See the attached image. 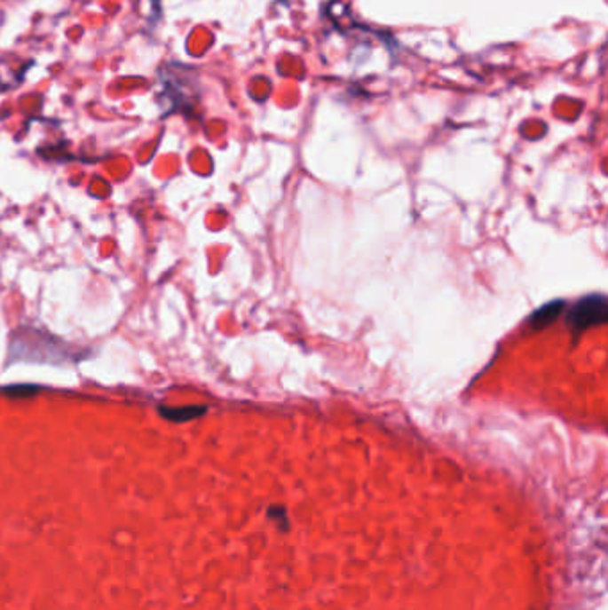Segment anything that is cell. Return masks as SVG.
Segmentation results:
<instances>
[{
  "instance_id": "3",
  "label": "cell",
  "mask_w": 608,
  "mask_h": 610,
  "mask_svg": "<svg viewBox=\"0 0 608 610\" xmlns=\"http://www.w3.org/2000/svg\"><path fill=\"white\" fill-rule=\"evenodd\" d=\"M161 416L170 420V422H175V424H184V422H191V420H196L198 416L201 415H206L208 409L206 407H201V405H189V407H161L159 409Z\"/></svg>"
},
{
  "instance_id": "2",
  "label": "cell",
  "mask_w": 608,
  "mask_h": 610,
  "mask_svg": "<svg viewBox=\"0 0 608 610\" xmlns=\"http://www.w3.org/2000/svg\"><path fill=\"white\" fill-rule=\"evenodd\" d=\"M608 316L604 295H587L576 302L569 313V325L574 334H581L590 327L603 325Z\"/></svg>"
},
{
  "instance_id": "5",
  "label": "cell",
  "mask_w": 608,
  "mask_h": 610,
  "mask_svg": "<svg viewBox=\"0 0 608 610\" xmlns=\"http://www.w3.org/2000/svg\"><path fill=\"white\" fill-rule=\"evenodd\" d=\"M36 389L38 387H33V385H10V387H4V392L12 396H31L33 392H36Z\"/></svg>"
},
{
  "instance_id": "4",
  "label": "cell",
  "mask_w": 608,
  "mask_h": 610,
  "mask_svg": "<svg viewBox=\"0 0 608 610\" xmlns=\"http://www.w3.org/2000/svg\"><path fill=\"white\" fill-rule=\"evenodd\" d=\"M562 311H564V302H562V300L549 302V304L542 305L541 309H537V311L530 316L528 323H530V327H532L533 330L544 329V327H548L549 323H553V321L562 314Z\"/></svg>"
},
{
  "instance_id": "1",
  "label": "cell",
  "mask_w": 608,
  "mask_h": 610,
  "mask_svg": "<svg viewBox=\"0 0 608 610\" xmlns=\"http://www.w3.org/2000/svg\"><path fill=\"white\" fill-rule=\"evenodd\" d=\"M191 74H193L191 68L180 63H168L159 70L157 77L161 79V84H162V91L159 93V99L168 100L171 104L170 111L189 107Z\"/></svg>"
},
{
  "instance_id": "6",
  "label": "cell",
  "mask_w": 608,
  "mask_h": 610,
  "mask_svg": "<svg viewBox=\"0 0 608 610\" xmlns=\"http://www.w3.org/2000/svg\"><path fill=\"white\" fill-rule=\"evenodd\" d=\"M0 90H3V81H0Z\"/></svg>"
}]
</instances>
